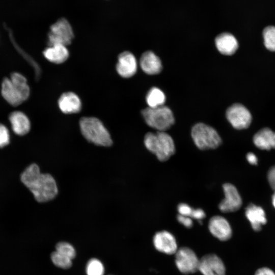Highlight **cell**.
Returning <instances> with one entry per match:
<instances>
[{
    "label": "cell",
    "instance_id": "1",
    "mask_svg": "<svg viewBox=\"0 0 275 275\" xmlns=\"http://www.w3.org/2000/svg\"><path fill=\"white\" fill-rule=\"evenodd\" d=\"M20 179L39 202L50 201L58 195V188L53 177L49 174L40 173L39 167L35 163L25 169Z\"/></svg>",
    "mask_w": 275,
    "mask_h": 275
},
{
    "label": "cell",
    "instance_id": "2",
    "mask_svg": "<svg viewBox=\"0 0 275 275\" xmlns=\"http://www.w3.org/2000/svg\"><path fill=\"white\" fill-rule=\"evenodd\" d=\"M144 145L160 161H167L176 151L172 136L165 131L149 132L144 139Z\"/></svg>",
    "mask_w": 275,
    "mask_h": 275
},
{
    "label": "cell",
    "instance_id": "3",
    "mask_svg": "<svg viewBox=\"0 0 275 275\" xmlns=\"http://www.w3.org/2000/svg\"><path fill=\"white\" fill-rule=\"evenodd\" d=\"M79 124L82 135L88 142L103 147H109L113 144L108 131L98 118L82 117Z\"/></svg>",
    "mask_w": 275,
    "mask_h": 275
},
{
    "label": "cell",
    "instance_id": "4",
    "mask_svg": "<svg viewBox=\"0 0 275 275\" xmlns=\"http://www.w3.org/2000/svg\"><path fill=\"white\" fill-rule=\"evenodd\" d=\"M191 135L195 145L202 150L216 149L222 143L216 130L203 123H197L193 127Z\"/></svg>",
    "mask_w": 275,
    "mask_h": 275
},
{
    "label": "cell",
    "instance_id": "5",
    "mask_svg": "<svg viewBox=\"0 0 275 275\" xmlns=\"http://www.w3.org/2000/svg\"><path fill=\"white\" fill-rule=\"evenodd\" d=\"M142 114L146 124L157 131H165L175 122L173 112L164 105L154 108L146 107L142 111Z\"/></svg>",
    "mask_w": 275,
    "mask_h": 275
},
{
    "label": "cell",
    "instance_id": "6",
    "mask_svg": "<svg viewBox=\"0 0 275 275\" xmlns=\"http://www.w3.org/2000/svg\"><path fill=\"white\" fill-rule=\"evenodd\" d=\"M74 37L72 29L65 18H61L51 25L48 35V46L55 44L69 45Z\"/></svg>",
    "mask_w": 275,
    "mask_h": 275
},
{
    "label": "cell",
    "instance_id": "7",
    "mask_svg": "<svg viewBox=\"0 0 275 275\" xmlns=\"http://www.w3.org/2000/svg\"><path fill=\"white\" fill-rule=\"evenodd\" d=\"M175 254V264L183 274L193 273L198 271L200 259L191 249L183 246L178 249Z\"/></svg>",
    "mask_w": 275,
    "mask_h": 275
},
{
    "label": "cell",
    "instance_id": "8",
    "mask_svg": "<svg viewBox=\"0 0 275 275\" xmlns=\"http://www.w3.org/2000/svg\"><path fill=\"white\" fill-rule=\"evenodd\" d=\"M226 116L231 125L239 130L247 128L252 120L250 111L240 103H235L229 107Z\"/></svg>",
    "mask_w": 275,
    "mask_h": 275
},
{
    "label": "cell",
    "instance_id": "9",
    "mask_svg": "<svg viewBox=\"0 0 275 275\" xmlns=\"http://www.w3.org/2000/svg\"><path fill=\"white\" fill-rule=\"evenodd\" d=\"M225 198L219 203L218 208L223 213L233 212L241 207L242 203L241 197L232 184L226 183L223 185Z\"/></svg>",
    "mask_w": 275,
    "mask_h": 275
},
{
    "label": "cell",
    "instance_id": "10",
    "mask_svg": "<svg viewBox=\"0 0 275 275\" xmlns=\"http://www.w3.org/2000/svg\"><path fill=\"white\" fill-rule=\"evenodd\" d=\"M198 271L203 275H226L223 261L214 254L205 255L200 259Z\"/></svg>",
    "mask_w": 275,
    "mask_h": 275
},
{
    "label": "cell",
    "instance_id": "11",
    "mask_svg": "<svg viewBox=\"0 0 275 275\" xmlns=\"http://www.w3.org/2000/svg\"><path fill=\"white\" fill-rule=\"evenodd\" d=\"M208 229L211 234L221 241L230 239L232 235V229L229 222L223 216L215 215L209 219Z\"/></svg>",
    "mask_w": 275,
    "mask_h": 275
},
{
    "label": "cell",
    "instance_id": "12",
    "mask_svg": "<svg viewBox=\"0 0 275 275\" xmlns=\"http://www.w3.org/2000/svg\"><path fill=\"white\" fill-rule=\"evenodd\" d=\"M155 248L167 255L175 254L178 250L177 241L170 232L162 230L155 233L153 239Z\"/></svg>",
    "mask_w": 275,
    "mask_h": 275
},
{
    "label": "cell",
    "instance_id": "13",
    "mask_svg": "<svg viewBox=\"0 0 275 275\" xmlns=\"http://www.w3.org/2000/svg\"><path fill=\"white\" fill-rule=\"evenodd\" d=\"M137 67L136 58L132 53L125 51L119 55L116 70L121 76L124 78L132 76L136 73Z\"/></svg>",
    "mask_w": 275,
    "mask_h": 275
},
{
    "label": "cell",
    "instance_id": "14",
    "mask_svg": "<svg viewBox=\"0 0 275 275\" xmlns=\"http://www.w3.org/2000/svg\"><path fill=\"white\" fill-rule=\"evenodd\" d=\"M58 105L60 110L64 114H75L81 110V102L75 93L68 92L61 95L58 100Z\"/></svg>",
    "mask_w": 275,
    "mask_h": 275
},
{
    "label": "cell",
    "instance_id": "15",
    "mask_svg": "<svg viewBox=\"0 0 275 275\" xmlns=\"http://www.w3.org/2000/svg\"><path fill=\"white\" fill-rule=\"evenodd\" d=\"M140 65L142 70L149 75L158 74L162 68L160 59L151 51H147L142 54Z\"/></svg>",
    "mask_w": 275,
    "mask_h": 275
},
{
    "label": "cell",
    "instance_id": "16",
    "mask_svg": "<svg viewBox=\"0 0 275 275\" xmlns=\"http://www.w3.org/2000/svg\"><path fill=\"white\" fill-rule=\"evenodd\" d=\"M245 215L250 222L252 229L256 232L260 231L263 225L267 222L265 213L260 206L250 204L245 209Z\"/></svg>",
    "mask_w": 275,
    "mask_h": 275
},
{
    "label": "cell",
    "instance_id": "17",
    "mask_svg": "<svg viewBox=\"0 0 275 275\" xmlns=\"http://www.w3.org/2000/svg\"><path fill=\"white\" fill-rule=\"evenodd\" d=\"M215 43L219 52L227 56L234 54L238 47V43L235 37L228 33L218 35L215 39Z\"/></svg>",
    "mask_w": 275,
    "mask_h": 275
},
{
    "label": "cell",
    "instance_id": "18",
    "mask_svg": "<svg viewBox=\"0 0 275 275\" xmlns=\"http://www.w3.org/2000/svg\"><path fill=\"white\" fill-rule=\"evenodd\" d=\"M9 121L13 131L19 135L28 133L31 128L28 117L22 112L14 111L9 115Z\"/></svg>",
    "mask_w": 275,
    "mask_h": 275
},
{
    "label": "cell",
    "instance_id": "19",
    "mask_svg": "<svg viewBox=\"0 0 275 275\" xmlns=\"http://www.w3.org/2000/svg\"><path fill=\"white\" fill-rule=\"evenodd\" d=\"M253 142L262 150L275 149V132L268 128H262L254 135Z\"/></svg>",
    "mask_w": 275,
    "mask_h": 275
},
{
    "label": "cell",
    "instance_id": "20",
    "mask_svg": "<svg viewBox=\"0 0 275 275\" xmlns=\"http://www.w3.org/2000/svg\"><path fill=\"white\" fill-rule=\"evenodd\" d=\"M1 93L5 100L11 105L18 106L23 102L20 93L9 78L3 79Z\"/></svg>",
    "mask_w": 275,
    "mask_h": 275
},
{
    "label": "cell",
    "instance_id": "21",
    "mask_svg": "<svg viewBox=\"0 0 275 275\" xmlns=\"http://www.w3.org/2000/svg\"><path fill=\"white\" fill-rule=\"evenodd\" d=\"M43 53L48 61L54 64L64 63L69 56L66 46L62 44H55L48 46L43 51Z\"/></svg>",
    "mask_w": 275,
    "mask_h": 275
},
{
    "label": "cell",
    "instance_id": "22",
    "mask_svg": "<svg viewBox=\"0 0 275 275\" xmlns=\"http://www.w3.org/2000/svg\"><path fill=\"white\" fill-rule=\"evenodd\" d=\"M10 80L19 92L23 101L27 100L30 96V87L26 78L17 72L13 73L10 76Z\"/></svg>",
    "mask_w": 275,
    "mask_h": 275
},
{
    "label": "cell",
    "instance_id": "23",
    "mask_svg": "<svg viewBox=\"0 0 275 275\" xmlns=\"http://www.w3.org/2000/svg\"><path fill=\"white\" fill-rule=\"evenodd\" d=\"M164 93L157 87L151 88L146 95V102L148 107L154 108L163 105L166 101Z\"/></svg>",
    "mask_w": 275,
    "mask_h": 275
},
{
    "label": "cell",
    "instance_id": "24",
    "mask_svg": "<svg viewBox=\"0 0 275 275\" xmlns=\"http://www.w3.org/2000/svg\"><path fill=\"white\" fill-rule=\"evenodd\" d=\"M264 44L266 48L272 51H275V26H268L263 31Z\"/></svg>",
    "mask_w": 275,
    "mask_h": 275
},
{
    "label": "cell",
    "instance_id": "25",
    "mask_svg": "<svg viewBox=\"0 0 275 275\" xmlns=\"http://www.w3.org/2000/svg\"><path fill=\"white\" fill-rule=\"evenodd\" d=\"M51 259L56 266L63 269H68L72 266V259L56 251L51 253Z\"/></svg>",
    "mask_w": 275,
    "mask_h": 275
},
{
    "label": "cell",
    "instance_id": "26",
    "mask_svg": "<svg viewBox=\"0 0 275 275\" xmlns=\"http://www.w3.org/2000/svg\"><path fill=\"white\" fill-rule=\"evenodd\" d=\"M86 272L87 275H104V266L98 259L92 258L87 264Z\"/></svg>",
    "mask_w": 275,
    "mask_h": 275
},
{
    "label": "cell",
    "instance_id": "27",
    "mask_svg": "<svg viewBox=\"0 0 275 275\" xmlns=\"http://www.w3.org/2000/svg\"><path fill=\"white\" fill-rule=\"evenodd\" d=\"M56 251L63 254L71 259H73L76 255L73 246L66 242H60L56 246Z\"/></svg>",
    "mask_w": 275,
    "mask_h": 275
},
{
    "label": "cell",
    "instance_id": "28",
    "mask_svg": "<svg viewBox=\"0 0 275 275\" xmlns=\"http://www.w3.org/2000/svg\"><path fill=\"white\" fill-rule=\"evenodd\" d=\"M10 142L9 132L7 128L0 123V148L9 144Z\"/></svg>",
    "mask_w": 275,
    "mask_h": 275
},
{
    "label": "cell",
    "instance_id": "29",
    "mask_svg": "<svg viewBox=\"0 0 275 275\" xmlns=\"http://www.w3.org/2000/svg\"><path fill=\"white\" fill-rule=\"evenodd\" d=\"M193 210V208L191 206L184 203H180L177 206V210L179 214L183 216L190 217Z\"/></svg>",
    "mask_w": 275,
    "mask_h": 275
},
{
    "label": "cell",
    "instance_id": "30",
    "mask_svg": "<svg viewBox=\"0 0 275 275\" xmlns=\"http://www.w3.org/2000/svg\"><path fill=\"white\" fill-rule=\"evenodd\" d=\"M178 222L186 228H190L193 226L192 218L189 216H186L178 214L177 216Z\"/></svg>",
    "mask_w": 275,
    "mask_h": 275
},
{
    "label": "cell",
    "instance_id": "31",
    "mask_svg": "<svg viewBox=\"0 0 275 275\" xmlns=\"http://www.w3.org/2000/svg\"><path fill=\"white\" fill-rule=\"evenodd\" d=\"M205 216L206 213L201 208H193L190 215V218L198 220L199 223L201 222V220L204 218Z\"/></svg>",
    "mask_w": 275,
    "mask_h": 275
},
{
    "label": "cell",
    "instance_id": "32",
    "mask_svg": "<svg viewBox=\"0 0 275 275\" xmlns=\"http://www.w3.org/2000/svg\"><path fill=\"white\" fill-rule=\"evenodd\" d=\"M267 179L270 186L275 191V166L272 167L268 171Z\"/></svg>",
    "mask_w": 275,
    "mask_h": 275
},
{
    "label": "cell",
    "instance_id": "33",
    "mask_svg": "<svg viewBox=\"0 0 275 275\" xmlns=\"http://www.w3.org/2000/svg\"><path fill=\"white\" fill-rule=\"evenodd\" d=\"M255 275H275V273L271 269L264 267L257 270Z\"/></svg>",
    "mask_w": 275,
    "mask_h": 275
},
{
    "label": "cell",
    "instance_id": "34",
    "mask_svg": "<svg viewBox=\"0 0 275 275\" xmlns=\"http://www.w3.org/2000/svg\"><path fill=\"white\" fill-rule=\"evenodd\" d=\"M248 161L251 164L256 165L257 164L258 158L257 156L252 152H249L246 156Z\"/></svg>",
    "mask_w": 275,
    "mask_h": 275
},
{
    "label": "cell",
    "instance_id": "35",
    "mask_svg": "<svg viewBox=\"0 0 275 275\" xmlns=\"http://www.w3.org/2000/svg\"><path fill=\"white\" fill-rule=\"evenodd\" d=\"M272 203L273 206L275 208V191L272 197Z\"/></svg>",
    "mask_w": 275,
    "mask_h": 275
}]
</instances>
